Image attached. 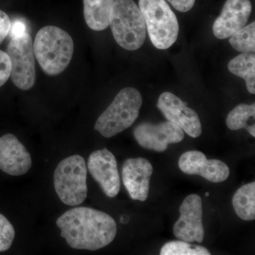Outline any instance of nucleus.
<instances>
[{
  "label": "nucleus",
  "mask_w": 255,
  "mask_h": 255,
  "mask_svg": "<svg viewBox=\"0 0 255 255\" xmlns=\"http://www.w3.org/2000/svg\"><path fill=\"white\" fill-rule=\"evenodd\" d=\"M179 169L187 174L201 176L213 183L224 182L230 175L227 164L219 159H208L203 152L192 150L184 152L179 159Z\"/></svg>",
  "instance_id": "f8f14e48"
},
{
  "label": "nucleus",
  "mask_w": 255,
  "mask_h": 255,
  "mask_svg": "<svg viewBox=\"0 0 255 255\" xmlns=\"http://www.w3.org/2000/svg\"><path fill=\"white\" fill-rule=\"evenodd\" d=\"M255 105L241 104L233 109L226 119L227 127L231 130L246 128L252 136L255 137Z\"/></svg>",
  "instance_id": "6ab92c4d"
},
{
  "label": "nucleus",
  "mask_w": 255,
  "mask_h": 255,
  "mask_svg": "<svg viewBox=\"0 0 255 255\" xmlns=\"http://www.w3.org/2000/svg\"><path fill=\"white\" fill-rule=\"evenodd\" d=\"M133 135L139 145L144 148L162 152L167 150L169 144L182 141L184 132L170 122L156 125L145 122L134 129Z\"/></svg>",
  "instance_id": "9d476101"
},
{
  "label": "nucleus",
  "mask_w": 255,
  "mask_h": 255,
  "mask_svg": "<svg viewBox=\"0 0 255 255\" xmlns=\"http://www.w3.org/2000/svg\"><path fill=\"white\" fill-rule=\"evenodd\" d=\"M33 52L42 70L48 75L63 73L74 53L73 38L68 32L55 26H47L37 33Z\"/></svg>",
  "instance_id": "f03ea898"
},
{
  "label": "nucleus",
  "mask_w": 255,
  "mask_h": 255,
  "mask_svg": "<svg viewBox=\"0 0 255 255\" xmlns=\"http://www.w3.org/2000/svg\"><path fill=\"white\" fill-rule=\"evenodd\" d=\"M15 237L14 228L9 220L0 214V253L11 248Z\"/></svg>",
  "instance_id": "4be33fe9"
},
{
  "label": "nucleus",
  "mask_w": 255,
  "mask_h": 255,
  "mask_svg": "<svg viewBox=\"0 0 255 255\" xmlns=\"http://www.w3.org/2000/svg\"><path fill=\"white\" fill-rule=\"evenodd\" d=\"M6 53L11 60L10 77L16 87L22 90L31 89L36 82L34 52L31 36L26 32L19 36L12 37Z\"/></svg>",
  "instance_id": "0eeeda50"
},
{
  "label": "nucleus",
  "mask_w": 255,
  "mask_h": 255,
  "mask_svg": "<svg viewBox=\"0 0 255 255\" xmlns=\"http://www.w3.org/2000/svg\"><path fill=\"white\" fill-rule=\"evenodd\" d=\"M142 96L136 89L127 87L119 92L110 107L99 117L95 130L112 137L131 127L139 116Z\"/></svg>",
  "instance_id": "20e7f679"
},
{
  "label": "nucleus",
  "mask_w": 255,
  "mask_h": 255,
  "mask_svg": "<svg viewBox=\"0 0 255 255\" xmlns=\"http://www.w3.org/2000/svg\"><path fill=\"white\" fill-rule=\"evenodd\" d=\"M110 25L114 39L124 49L132 51L143 45L145 20L133 0H115L111 10Z\"/></svg>",
  "instance_id": "7ed1b4c3"
},
{
  "label": "nucleus",
  "mask_w": 255,
  "mask_h": 255,
  "mask_svg": "<svg viewBox=\"0 0 255 255\" xmlns=\"http://www.w3.org/2000/svg\"><path fill=\"white\" fill-rule=\"evenodd\" d=\"M251 12L250 0H227L213 25L214 36L219 39L230 38L246 26Z\"/></svg>",
  "instance_id": "4468645a"
},
{
  "label": "nucleus",
  "mask_w": 255,
  "mask_h": 255,
  "mask_svg": "<svg viewBox=\"0 0 255 255\" xmlns=\"http://www.w3.org/2000/svg\"><path fill=\"white\" fill-rule=\"evenodd\" d=\"M60 236L70 248L95 251L109 246L117 233L110 215L88 207H77L64 213L56 221Z\"/></svg>",
  "instance_id": "f257e3e1"
},
{
  "label": "nucleus",
  "mask_w": 255,
  "mask_h": 255,
  "mask_svg": "<svg viewBox=\"0 0 255 255\" xmlns=\"http://www.w3.org/2000/svg\"><path fill=\"white\" fill-rule=\"evenodd\" d=\"M206 196H209V193H206L205 194Z\"/></svg>",
  "instance_id": "bb28decb"
},
{
  "label": "nucleus",
  "mask_w": 255,
  "mask_h": 255,
  "mask_svg": "<svg viewBox=\"0 0 255 255\" xmlns=\"http://www.w3.org/2000/svg\"><path fill=\"white\" fill-rule=\"evenodd\" d=\"M26 24L20 20H16L14 23H11V29H10V35L12 37L19 36L23 33H26Z\"/></svg>",
  "instance_id": "a878e982"
},
{
  "label": "nucleus",
  "mask_w": 255,
  "mask_h": 255,
  "mask_svg": "<svg viewBox=\"0 0 255 255\" xmlns=\"http://www.w3.org/2000/svg\"><path fill=\"white\" fill-rule=\"evenodd\" d=\"M32 165L31 155L13 134L0 137V169L12 176L27 173Z\"/></svg>",
  "instance_id": "2eb2a0df"
},
{
  "label": "nucleus",
  "mask_w": 255,
  "mask_h": 255,
  "mask_svg": "<svg viewBox=\"0 0 255 255\" xmlns=\"http://www.w3.org/2000/svg\"><path fill=\"white\" fill-rule=\"evenodd\" d=\"M149 37L155 48L165 50L175 43L179 34L177 16L165 0H139Z\"/></svg>",
  "instance_id": "39448f33"
},
{
  "label": "nucleus",
  "mask_w": 255,
  "mask_h": 255,
  "mask_svg": "<svg viewBox=\"0 0 255 255\" xmlns=\"http://www.w3.org/2000/svg\"><path fill=\"white\" fill-rule=\"evenodd\" d=\"M114 1L115 0H83L84 16L87 26L94 31H103L108 28Z\"/></svg>",
  "instance_id": "dca6fc26"
},
{
  "label": "nucleus",
  "mask_w": 255,
  "mask_h": 255,
  "mask_svg": "<svg viewBox=\"0 0 255 255\" xmlns=\"http://www.w3.org/2000/svg\"><path fill=\"white\" fill-rule=\"evenodd\" d=\"M152 172V164L142 157L129 158L124 162L122 179L132 199L145 201L147 199Z\"/></svg>",
  "instance_id": "ddd939ff"
},
{
  "label": "nucleus",
  "mask_w": 255,
  "mask_h": 255,
  "mask_svg": "<svg viewBox=\"0 0 255 255\" xmlns=\"http://www.w3.org/2000/svg\"><path fill=\"white\" fill-rule=\"evenodd\" d=\"M87 168L106 196L114 198L118 195L120 176L117 160L110 150L105 148L92 152L89 157Z\"/></svg>",
  "instance_id": "9b49d317"
},
{
  "label": "nucleus",
  "mask_w": 255,
  "mask_h": 255,
  "mask_svg": "<svg viewBox=\"0 0 255 255\" xmlns=\"http://www.w3.org/2000/svg\"><path fill=\"white\" fill-rule=\"evenodd\" d=\"M233 205L238 217L244 221L255 219V182L240 188L233 198Z\"/></svg>",
  "instance_id": "a211bd4d"
},
{
  "label": "nucleus",
  "mask_w": 255,
  "mask_h": 255,
  "mask_svg": "<svg viewBox=\"0 0 255 255\" xmlns=\"http://www.w3.org/2000/svg\"><path fill=\"white\" fill-rule=\"evenodd\" d=\"M174 9L181 12H187L192 9L196 0H167Z\"/></svg>",
  "instance_id": "393cba45"
},
{
  "label": "nucleus",
  "mask_w": 255,
  "mask_h": 255,
  "mask_svg": "<svg viewBox=\"0 0 255 255\" xmlns=\"http://www.w3.org/2000/svg\"><path fill=\"white\" fill-rule=\"evenodd\" d=\"M11 60L6 52L0 50V87L6 83L11 75Z\"/></svg>",
  "instance_id": "5701e85b"
},
{
  "label": "nucleus",
  "mask_w": 255,
  "mask_h": 255,
  "mask_svg": "<svg viewBox=\"0 0 255 255\" xmlns=\"http://www.w3.org/2000/svg\"><path fill=\"white\" fill-rule=\"evenodd\" d=\"M180 217L173 227L175 237L188 243H201L204 241L202 223V201L197 194L185 198L179 208Z\"/></svg>",
  "instance_id": "6e6552de"
},
{
  "label": "nucleus",
  "mask_w": 255,
  "mask_h": 255,
  "mask_svg": "<svg viewBox=\"0 0 255 255\" xmlns=\"http://www.w3.org/2000/svg\"><path fill=\"white\" fill-rule=\"evenodd\" d=\"M187 105V103L169 92L162 93L157 101V107L169 122L180 128L189 136L196 138L202 132L200 119L195 111Z\"/></svg>",
  "instance_id": "1a4fd4ad"
},
{
  "label": "nucleus",
  "mask_w": 255,
  "mask_h": 255,
  "mask_svg": "<svg viewBox=\"0 0 255 255\" xmlns=\"http://www.w3.org/2000/svg\"><path fill=\"white\" fill-rule=\"evenodd\" d=\"M11 21L4 11L0 10V44L9 34Z\"/></svg>",
  "instance_id": "b1692460"
},
{
  "label": "nucleus",
  "mask_w": 255,
  "mask_h": 255,
  "mask_svg": "<svg viewBox=\"0 0 255 255\" xmlns=\"http://www.w3.org/2000/svg\"><path fill=\"white\" fill-rule=\"evenodd\" d=\"M255 22L245 26L233 33L230 38V43L235 50L241 53H255Z\"/></svg>",
  "instance_id": "aec40b11"
},
{
  "label": "nucleus",
  "mask_w": 255,
  "mask_h": 255,
  "mask_svg": "<svg viewBox=\"0 0 255 255\" xmlns=\"http://www.w3.org/2000/svg\"><path fill=\"white\" fill-rule=\"evenodd\" d=\"M161 255H210L205 247L190 244L186 241H171L166 243L160 251Z\"/></svg>",
  "instance_id": "412c9836"
},
{
  "label": "nucleus",
  "mask_w": 255,
  "mask_h": 255,
  "mask_svg": "<svg viewBox=\"0 0 255 255\" xmlns=\"http://www.w3.org/2000/svg\"><path fill=\"white\" fill-rule=\"evenodd\" d=\"M228 70L236 76L244 79L248 92L255 94V54L243 53L228 63Z\"/></svg>",
  "instance_id": "f3484780"
},
{
  "label": "nucleus",
  "mask_w": 255,
  "mask_h": 255,
  "mask_svg": "<svg viewBox=\"0 0 255 255\" xmlns=\"http://www.w3.org/2000/svg\"><path fill=\"white\" fill-rule=\"evenodd\" d=\"M87 169L85 159L74 155L62 160L53 175L57 195L63 204L70 206L81 205L87 197Z\"/></svg>",
  "instance_id": "423d86ee"
}]
</instances>
